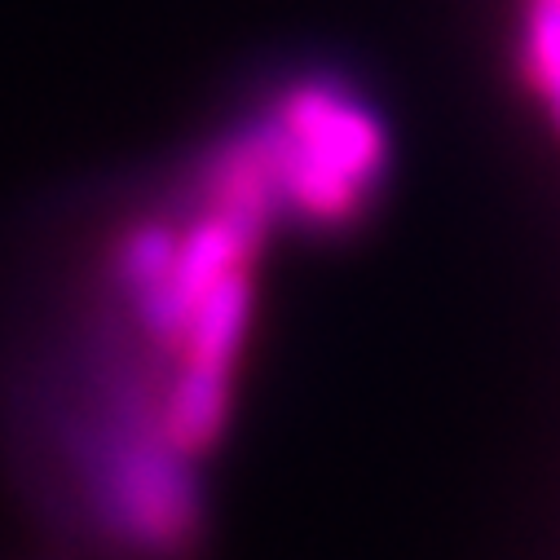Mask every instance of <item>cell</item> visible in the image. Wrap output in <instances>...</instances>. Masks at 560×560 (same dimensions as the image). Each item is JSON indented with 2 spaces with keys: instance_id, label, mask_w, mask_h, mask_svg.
Here are the masks:
<instances>
[{
  "instance_id": "cell-1",
  "label": "cell",
  "mask_w": 560,
  "mask_h": 560,
  "mask_svg": "<svg viewBox=\"0 0 560 560\" xmlns=\"http://www.w3.org/2000/svg\"><path fill=\"white\" fill-rule=\"evenodd\" d=\"M283 217L318 234H349L384 195L388 137L380 115L336 75L292 80L256 115Z\"/></svg>"
},
{
  "instance_id": "cell-2",
  "label": "cell",
  "mask_w": 560,
  "mask_h": 560,
  "mask_svg": "<svg viewBox=\"0 0 560 560\" xmlns=\"http://www.w3.org/2000/svg\"><path fill=\"white\" fill-rule=\"evenodd\" d=\"M521 80L551 115V128L560 132V0H529L521 45H516Z\"/></svg>"
}]
</instances>
